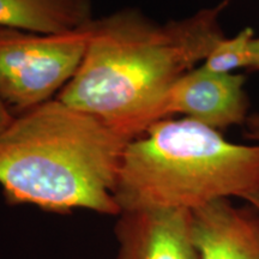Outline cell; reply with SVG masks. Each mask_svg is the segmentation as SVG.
Returning a JSON list of instances; mask_svg holds the SVG:
<instances>
[{"instance_id": "cell-9", "label": "cell", "mask_w": 259, "mask_h": 259, "mask_svg": "<svg viewBox=\"0 0 259 259\" xmlns=\"http://www.w3.org/2000/svg\"><path fill=\"white\" fill-rule=\"evenodd\" d=\"M255 37L253 29L246 27L235 36L225 37L213 47L200 66L216 73H235L247 70L250 65V46Z\"/></svg>"}, {"instance_id": "cell-7", "label": "cell", "mask_w": 259, "mask_h": 259, "mask_svg": "<svg viewBox=\"0 0 259 259\" xmlns=\"http://www.w3.org/2000/svg\"><path fill=\"white\" fill-rule=\"evenodd\" d=\"M198 259H259V215L231 199H218L191 211Z\"/></svg>"}, {"instance_id": "cell-4", "label": "cell", "mask_w": 259, "mask_h": 259, "mask_svg": "<svg viewBox=\"0 0 259 259\" xmlns=\"http://www.w3.org/2000/svg\"><path fill=\"white\" fill-rule=\"evenodd\" d=\"M88 23L61 34L0 27V102L11 114L53 100L78 71Z\"/></svg>"}, {"instance_id": "cell-8", "label": "cell", "mask_w": 259, "mask_h": 259, "mask_svg": "<svg viewBox=\"0 0 259 259\" xmlns=\"http://www.w3.org/2000/svg\"><path fill=\"white\" fill-rule=\"evenodd\" d=\"M93 18V0H0V27L61 34Z\"/></svg>"}, {"instance_id": "cell-10", "label": "cell", "mask_w": 259, "mask_h": 259, "mask_svg": "<svg viewBox=\"0 0 259 259\" xmlns=\"http://www.w3.org/2000/svg\"><path fill=\"white\" fill-rule=\"evenodd\" d=\"M245 136L252 141L259 142V111L250 113L247 120L245 122Z\"/></svg>"}, {"instance_id": "cell-3", "label": "cell", "mask_w": 259, "mask_h": 259, "mask_svg": "<svg viewBox=\"0 0 259 259\" xmlns=\"http://www.w3.org/2000/svg\"><path fill=\"white\" fill-rule=\"evenodd\" d=\"M258 189L259 144H235L190 118H167L128 143L114 198L120 212L192 211Z\"/></svg>"}, {"instance_id": "cell-2", "label": "cell", "mask_w": 259, "mask_h": 259, "mask_svg": "<svg viewBox=\"0 0 259 259\" xmlns=\"http://www.w3.org/2000/svg\"><path fill=\"white\" fill-rule=\"evenodd\" d=\"M131 141L58 99L14 113L0 130V186L6 203L118 216L114 191Z\"/></svg>"}, {"instance_id": "cell-6", "label": "cell", "mask_w": 259, "mask_h": 259, "mask_svg": "<svg viewBox=\"0 0 259 259\" xmlns=\"http://www.w3.org/2000/svg\"><path fill=\"white\" fill-rule=\"evenodd\" d=\"M114 234L118 242L115 259H198L190 210L121 211Z\"/></svg>"}, {"instance_id": "cell-12", "label": "cell", "mask_w": 259, "mask_h": 259, "mask_svg": "<svg viewBox=\"0 0 259 259\" xmlns=\"http://www.w3.org/2000/svg\"><path fill=\"white\" fill-rule=\"evenodd\" d=\"M11 119H12L11 112L9 111L8 107H6L4 103L0 102V130L4 127V126L11 120Z\"/></svg>"}, {"instance_id": "cell-1", "label": "cell", "mask_w": 259, "mask_h": 259, "mask_svg": "<svg viewBox=\"0 0 259 259\" xmlns=\"http://www.w3.org/2000/svg\"><path fill=\"white\" fill-rule=\"evenodd\" d=\"M231 2L166 23L137 8L93 18L82 64L56 99L139 137L162 120L174 84L226 37L220 17Z\"/></svg>"}, {"instance_id": "cell-13", "label": "cell", "mask_w": 259, "mask_h": 259, "mask_svg": "<svg viewBox=\"0 0 259 259\" xmlns=\"http://www.w3.org/2000/svg\"><path fill=\"white\" fill-rule=\"evenodd\" d=\"M245 200L250 204L252 208H253L259 215V189L255 190L254 192H252L250 196L246 197Z\"/></svg>"}, {"instance_id": "cell-11", "label": "cell", "mask_w": 259, "mask_h": 259, "mask_svg": "<svg viewBox=\"0 0 259 259\" xmlns=\"http://www.w3.org/2000/svg\"><path fill=\"white\" fill-rule=\"evenodd\" d=\"M247 71H259V36H255L250 46V65Z\"/></svg>"}, {"instance_id": "cell-5", "label": "cell", "mask_w": 259, "mask_h": 259, "mask_svg": "<svg viewBox=\"0 0 259 259\" xmlns=\"http://www.w3.org/2000/svg\"><path fill=\"white\" fill-rule=\"evenodd\" d=\"M245 82V74L216 73L202 66L194 67L169 90L161 118L179 113L218 131L245 125L250 115Z\"/></svg>"}]
</instances>
